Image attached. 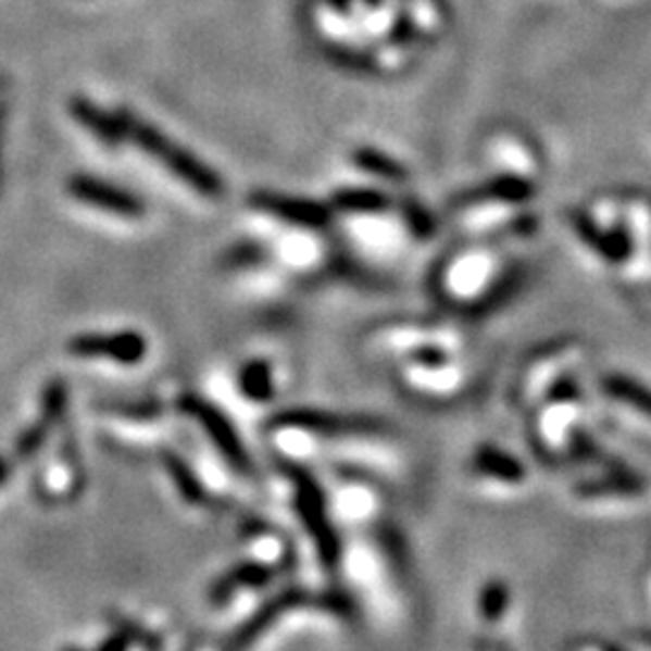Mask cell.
<instances>
[{
	"mask_svg": "<svg viewBox=\"0 0 651 651\" xmlns=\"http://www.w3.org/2000/svg\"><path fill=\"white\" fill-rule=\"evenodd\" d=\"M536 184L522 174H498L485 184L456 198L451 205V223L468 235L494 237L534 201Z\"/></svg>",
	"mask_w": 651,
	"mask_h": 651,
	"instance_id": "obj_3",
	"label": "cell"
},
{
	"mask_svg": "<svg viewBox=\"0 0 651 651\" xmlns=\"http://www.w3.org/2000/svg\"><path fill=\"white\" fill-rule=\"evenodd\" d=\"M65 403H68V386H65L61 379L49 381L47 389H43L39 423H35L20 435L17 445H15V459L27 461L29 456L37 454V451L43 447V441L49 439L51 429L57 427L63 417Z\"/></svg>",
	"mask_w": 651,
	"mask_h": 651,
	"instance_id": "obj_13",
	"label": "cell"
},
{
	"mask_svg": "<svg viewBox=\"0 0 651 651\" xmlns=\"http://www.w3.org/2000/svg\"><path fill=\"white\" fill-rule=\"evenodd\" d=\"M350 160L355 167L364 174L374 176L379 181H389V184H403L408 181V170L399 160L389 158V154L374 148H360L350 154Z\"/></svg>",
	"mask_w": 651,
	"mask_h": 651,
	"instance_id": "obj_19",
	"label": "cell"
},
{
	"mask_svg": "<svg viewBox=\"0 0 651 651\" xmlns=\"http://www.w3.org/2000/svg\"><path fill=\"white\" fill-rule=\"evenodd\" d=\"M68 350L77 358H109L124 367H134L148 358V338L138 330H114V334L75 336Z\"/></svg>",
	"mask_w": 651,
	"mask_h": 651,
	"instance_id": "obj_12",
	"label": "cell"
},
{
	"mask_svg": "<svg viewBox=\"0 0 651 651\" xmlns=\"http://www.w3.org/2000/svg\"><path fill=\"white\" fill-rule=\"evenodd\" d=\"M71 114L75 116V121H80L87 130H92L99 140L107 142V146H118L121 140H126L121 116L118 114L109 116L104 109L92 104L90 99H80V97L73 99Z\"/></svg>",
	"mask_w": 651,
	"mask_h": 651,
	"instance_id": "obj_18",
	"label": "cell"
},
{
	"mask_svg": "<svg viewBox=\"0 0 651 651\" xmlns=\"http://www.w3.org/2000/svg\"><path fill=\"white\" fill-rule=\"evenodd\" d=\"M164 466H167L174 488L181 494V500L186 504L201 506V510H211L215 504V494L201 478H198V473L189 466V463L176 454H164Z\"/></svg>",
	"mask_w": 651,
	"mask_h": 651,
	"instance_id": "obj_17",
	"label": "cell"
},
{
	"mask_svg": "<svg viewBox=\"0 0 651 651\" xmlns=\"http://www.w3.org/2000/svg\"><path fill=\"white\" fill-rule=\"evenodd\" d=\"M271 447L288 461H304L334 447H384L391 433L374 417L336 415L324 411H290L266 427Z\"/></svg>",
	"mask_w": 651,
	"mask_h": 651,
	"instance_id": "obj_2",
	"label": "cell"
},
{
	"mask_svg": "<svg viewBox=\"0 0 651 651\" xmlns=\"http://www.w3.org/2000/svg\"><path fill=\"white\" fill-rule=\"evenodd\" d=\"M118 116L121 124H124L126 140L136 142L142 152H148L154 162H160L174 179L184 181L193 193L208 198V201H217V198L225 196L223 179H220L205 162L198 160L196 154H191L189 150L181 148L179 142L160 134L158 128L146 124V121H140L134 114L124 112Z\"/></svg>",
	"mask_w": 651,
	"mask_h": 651,
	"instance_id": "obj_4",
	"label": "cell"
},
{
	"mask_svg": "<svg viewBox=\"0 0 651 651\" xmlns=\"http://www.w3.org/2000/svg\"><path fill=\"white\" fill-rule=\"evenodd\" d=\"M176 405L203 429L208 445L213 447L217 461H223V466L229 473H235V476L241 478L251 476V459L245 445H241L235 427L227 423V417L220 413L215 405H211L205 399H198V396H181Z\"/></svg>",
	"mask_w": 651,
	"mask_h": 651,
	"instance_id": "obj_6",
	"label": "cell"
},
{
	"mask_svg": "<svg viewBox=\"0 0 651 651\" xmlns=\"http://www.w3.org/2000/svg\"><path fill=\"white\" fill-rule=\"evenodd\" d=\"M330 512L336 522L350 526H367L381 514V494L377 485L364 478H340L328 492Z\"/></svg>",
	"mask_w": 651,
	"mask_h": 651,
	"instance_id": "obj_10",
	"label": "cell"
},
{
	"mask_svg": "<svg viewBox=\"0 0 651 651\" xmlns=\"http://www.w3.org/2000/svg\"><path fill=\"white\" fill-rule=\"evenodd\" d=\"M241 399L253 405L271 403L280 393V367L271 358H251L235 374Z\"/></svg>",
	"mask_w": 651,
	"mask_h": 651,
	"instance_id": "obj_14",
	"label": "cell"
},
{
	"mask_svg": "<svg viewBox=\"0 0 651 651\" xmlns=\"http://www.w3.org/2000/svg\"><path fill=\"white\" fill-rule=\"evenodd\" d=\"M251 213L259 215L263 223L283 227L328 229V225L334 223V211H330L328 203L271 191H259L251 196Z\"/></svg>",
	"mask_w": 651,
	"mask_h": 651,
	"instance_id": "obj_7",
	"label": "cell"
},
{
	"mask_svg": "<svg viewBox=\"0 0 651 651\" xmlns=\"http://www.w3.org/2000/svg\"><path fill=\"white\" fill-rule=\"evenodd\" d=\"M10 478V463L5 459H0V485Z\"/></svg>",
	"mask_w": 651,
	"mask_h": 651,
	"instance_id": "obj_21",
	"label": "cell"
},
{
	"mask_svg": "<svg viewBox=\"0 0 651 651\" xmlns=\"http://www.w3.org/2000/svg\"><path fill=\"white\" fill-rule=\"evenodd\" d=\"M245 555L247 560L259 562V565L283 572L290 567L292 562V546L280 531L266 526H256L245 534Z\"/></svg>",
	"mask_w": 651,
	"mask_h": 651,
	"instance_id": "obj_15",
	"label": "cell"
},
{
	"mask_svg": "<svg viewBox=\"0 0 651 651\" xmlns=\"http://www.w3.org/2000/svg\"><path fill=\"white\" fill-rule=\"evenodd\" d=\"M330 211L338 217H372V215H384L396 211V203L389 193H384L379 189H340L334 193V198L328 201Z\"/></svg>",
	"mask_w": 651,
	"mask_h": 651,
	"instance_id": "obj_16",
	"label": "cell"
},
{
	"mask_svg": "<svg viewBox=\"0 0 651 651\" xmlns=\"http://www.w3.org/2000/svg\"><path fill=\"white\" fill-rule=\"evenodd\" d=\"M68 193L80 203L95 205L97 211L124 220H140L146 215V203L136 193L121 189L112 181L97 179V176L75 174L68 181Z\"/></svg>",
	"mask_w": 651,
	"mask_h": 651,
	"instance_id": "obj_11",
	"label": "cell"
},
{
	"mask_svg": "<svg viewBox=\"0 0 651 651\" xmlns=\"http://www.w3.org/2000/svg\"><path fill=\"white\" fill-rule=\"evenodd\" d=\"M512 609V589L502 579H490L478 593V617L483 625H500Z\"/></svg>",
	"mask_w": 651,
	"mask_h": 651,
	"instance_id": "obj_20",
	"label": "cell"
},
{
	"mask_svg": "<svg viewBox=\"0 0 651 651\" xmlns=\"http://www.w3.org/2000/svg\"><path fill=\"white\" fill-rule=\"evenodd\" d=\"M471 480L476 488L492 494H514L528 485V473L524 463L510 451L494 445H483L471 456Z\"/></svg>",
	"mask_w": 651,
	"mask_h": 651,
	"instance_id": "obj_8",
	"label": "cell"
},
{
	"mask_svg": "<svg viewBox=\"0 0 651 651\" xmlns=\"http://www.w3.org/2000/svg\"><path fill=\"white\" fill-rule=\"evenodd\" d=\"M502 245L500 239H483L445 253L429 278L433 295L441 304L471 316L498 312L526 283V273L506 263Z\"/></svg>",
	"mask_w": 651,
	"mask_h": 651,
	"instance_id": "obj_1",
	"label": "cell"
},
{
	"mask_svg": "<svg viewBox=\"0 0 651 651\" xmlns=\"http://www.w3.org/2000/svg\"><path fill=\"white\" fill-rule=\"evenodd\" d=\"M280 577V572L268 569L253 560L239 562L235 569L225 572L211 589V603L220 611L239 609L241 603L253 601Z\"/></svg>",
	"mask_w": 651,
	"mask_h": 651,
	"instance_id": "obj_9",
	"label": "cell"
},
{
	"mask_svg": "<svg viewBox=\"0 0 651 651\" xmlns=\"http://www.w3.org/2000/svg\"><path fill=\"white\" fill-rule=\"evenodd\" d=\"M572 364H575V346H548L534 352L518 367L510 391V403H514L518 411L528 413L558 384H562V379L572 372Z\"/></svg>",
	"mask_w": 651,
	"mask_h": 651,
	"instance_id": "obj_5",
	"label": "cell"
}]
</instances>
